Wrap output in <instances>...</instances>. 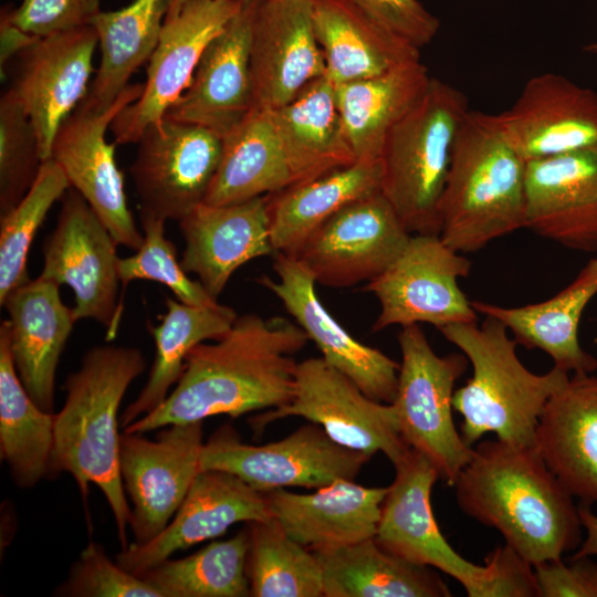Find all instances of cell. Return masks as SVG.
<instances>
[{
  "label": "cell",
  "instance_id": "f1b7e54d",
  "mask_svg": "<svg viewBox=\"0 0 597 597\" xmlns=\"http://www.w3.org/2000/svg\"><path fill=\"white\" fill-rule=\"evenodd\" d=\"M596 295L597 258H593L566 287L543 302L513 307L481 301L471 304L478 314L499 320L517 345L543 350L567 373L590 374L597 369V359L580 346L578 328Z\"/></svg>",
  "mask_w": 597,
  "mask_h": 597
},
{
  "label": "cell",
  "instance_id": "30bf717a",
  "mask_svg": "<svg viewBox=\"0 0 597 597\" xmlns=\"http://www.w3.org/2000/svg\"><path fill=\"white\" fill-rule=\"evenodd\" d=\"M470 271V260L439 234H411L398 258L364 286L380 305L373 331L394 325L427 323L440 328L476 322L478 313L458 283Z\"/></svg>",
  "mask_w": 597,
  "mask_h": 597
},
{
  "label": "cell",
  "instance_id": "cb8c5ba5",
  "mask_svg": "<svg viewBox=\"0 0 597 597\" xmlns=\"http://www.w3.org/2000/svg\"><path fill=\"white\" fill-rule=\"evenodd\" d=\"M251 2L241 9L205 49L192 78L165 113L167 119L229 134L251 111Z\"/></svg>",
  "mask_w": 597,
  "mask_h": 597
},
{
  "label": "cell",
  "instance_id": "e575fe53",
  "mask_svg": "<svg viewBox=\"0 0 597 597\" xmlns=\"http://www.w3.org/2000/svg\"><path fill=\"white\" fill-rule=\"evenodd\" d=\"M292 185L270 111L251 108L224 137L205 203L224 206L276 193Z\"/></svg>",
  "mask_w": 597,
  "mask_h": 597
},
{
  "label": "cell",
  "instance_id": "5bb4252c",
  "mask_svg": "<svg viewBox=\"0 0 597 597\" xmlns=\"http://www.w3.org/2000/svg\"><path fill=\"white\" fill-rule=\"evenodd\" d=\"M202 437V421L169 425L156 440L122 432L119 470L133 505L132 543H148L172 520L200 471Z\"/></svg>",
  "mask_w": 597,
  "mask_h": 597
},
{
  "label": "cell",
  "instance_id": "816d5d0a",
  "mask_svg": "<svg viewBox=\"0 0 597 597\" xmlns=\"http://www.w3.org/2000/svg\"><path fill=\"white\" fill-rule=\"evenodd\" d=\"M188 0H168V9L165 19L176 15Z\"/></svg>",
  "mask_w": 597,
  "mask_h": 597
},
{
  "label": "cell",
  "instance_id": "836d02e7",
  "mask_svg": "<svg viewBox=\"0 0 597 597\" xmlns=\"http://www.w3.org/2000/svg\"><path fill=\"white\" fill-rule=\"evenodd\" d=\"M380 159H363L268 195L270 234L275 252L295 255L311 233L334 213L380 191Z\"/></svg>",
  "mask_w": 597,
  "mask_h": 597
},
{
  "label": "cell",
  "instance_id": "8d00e7d4",
  "mask_svg": "<svg viewBox=\"0 0 597 597\" xmlns=\"http://www.w3.org/2000/svg\"><path fill=\"white\" fill-rule=\"evenodd\" d=\"M238 315L226 305L200 307L177 298H166V313L158 325H148L155 342V357L148 379L138 396L119 417L124 429L139 417L158 408L179 380L187 355L198 344L221 338Z\"/></svg>",
  "mask_w": 597,
  "mask_h": 597
},
{
  "label": "cell",
  "instance_id": "ffe728a7",
  "mask_svg": "<svg viewBox=\"0 0 597 597\" xmlns=\"http://www.w3.org/2000/svg\"><path fill=\"white\" fill-rule=\"evenodd\" d=\"M493 118L525 161L597 148V92L561 74L531 77L514 104Z\"/></svg>",
  "mask_w": 597,
  "mask_h": 597
},
{
  "label": "cell",
  "instance_id": "d6986e66",
  "mask_svg": "<svg viewBox=\"0 0 597 597\" xmlns=\"http://www.w3.org/2000/svg\"><path fill=\"white\" fill-rule=\"evenodd\" d=\"M98 38L93 25L38 38L18 54L10 88L28 114L43 160L55 135L88 91Z\"/></svg>",
  "mask_w": 597,
  "mask_h": 597
},
{
  "label": "cell",
  "instance_id": "8992f818",
  "mask_svg": "<svg viewBox=\"0 0 597 597\" xmlns=\"http://www.w3.org/2000/svg\"><path fill=\"white\" fill-rule=\"evenodd\" d=\"M467 96L436 77L388 133L380 154V192L411 233L439 234L440 203Z\"/></svg>",
  "mask_w": 597,
  "mask_h": 597
},
{
  "label": "cell",
  "instance_id": "7c38bea8",
  "mask_svg": "<svg viewBox=\"0 0 597 597\" xmlns=\"http://www.w3.org/2000/svg\"><path fill=\"white\" fill-rule=\"evenodd\" d=\"M137 145L129 172L140 216L179 221L205 201L221 159L220 135L163 117Z\"/></svg>",
  "mask_w": 597,
  "mask_h": 597
},
{
  "label": "cell",
  "instance_id": "9a60e30c",
  "mask_svg": "<svg viewBox=\"0 0 597 597\" xmlns=\"http://www.w3.org/2000/svg\"><path fill=\"white\" fill-rule=\"evenodd\" d=\"M411 233L386 197L358 199L323 222L296 258L316 283L349 287L380 275L402 252Z\"/></svg>",
  "mask_w": 597,
  "mask_h": 597
},
{
  "label": "cell",
  "instance_id": "1f68e13d",
  "mask_svg": "<svg viewBox=\"0 0 597 597\" xmlns=\"http://www.w3.org/2000/svg\"><path fill=\"white\" fill-rule=\"evenodd\" d=\"M324 597H449L437 569L410 562L376 538L313 551Z\"/></svg>",
  "mask_w": 597,
  "mask_h": 597
},
{
  "label": "cell",
  "instance_id": "d4e9b609",
  "mask_svg": "<svg viewBox=\"0 0 597 597\" xmlns=\"http://www.w3.org/2000/svg\"><path fill=\"white\" fill-rule=\"evenodd\" d=\"M179 222L185 240L180 260L214 297L249 261L276 253L270 234L268 195L243 202L195 207Z\"/></svg>",
  "mask_w": 597,
  "mask_h": 597
},
{
  "label": "cell",
  "instance_id": "7a4b0ae2",
  "mask_svg": "<svg viewBox=\"0 0 597 597\" xmlns=\"http://www.w3.org/2000/svg\"><path fill=\"white\" fill-rule=\"evenodd\" d=\"M453 486L464 514L495 528L533 565L561 558L582 542L574 496L534 446L478 442Z\"/></svg>",
  "mask_w": 597,
  "mask_h": 597
},
{
  "label": "cell",
  "instance_id": "60d3db41",
  "mask_svg": "<svg viewBox=\"0 0 597 597\" xmlns=\"http://www.w3.org/2000/svg\"><path fill=\"white\" fill-rule=\"evenodd\" d=\"M63 169L52 159L43 160L25 196L0 219V302L31 279L28 255L48 212L70 189Z\"/></svg>",
  "mask_w": 597,
  "mask_h": 597
},
{
  "label": "cell",
  "instance_id": "8fae6325",
  "mask_svg": "<svg viewBox=\"0 0 597 597\" xmlns=\"http://www.w3.org/2000/svg\"><path fill=\"white\" fill-rule=\"evenodd\" d=\"M117 245L86 200L69 189L62 197L56 226L43 244L39 275L70 286L76 321L100 323L106 328V341L116 337L123 313Z\"/></svg>",
  "mask_w": 597,
  "mask_h": 597
},
{
  "label": "cell",
  "instance_id": "f6af8a7d",
  "mask_svg": "<svg viewBox=\"0 0 597 597\" xmlns=\"http://www.w3.org/2000/svg\"><path fill=\"white\" fill-rule=\"evenodd\" d=\"M101 0H22L17 8L3 12L19 29L46 36L75 28L91 25L101 12Z\"/></svg>",
  "mask_w": 597,
  "mask_h": 597
},
{
  "label": "cell",
  "instance_id": "74e56055",
  "mask_svg": "<svg viewBox=\"0 0 597 597\" xmlns=\"http://www.w3.org/2000/svg\"><path fill=\"white\" fill-rule=\"evenodd\" d=\"M55 413L42 410L17 373L8 321L0 325V454L20 489L49 478Z\"/></svg>",
  "mask_w": 597,
  "mask_h": 597
},
{
  "label": "cell",
  "instance_id": "4316f807",
  "mask_svg": "<svg viewBox=\"0 0 597 597\" xmlns=\"http://www.w3.org/2000/svg\"><path fill=\"white\" fill-rule=\"evenodd\" d=\"M534 448L582 504L597 502V376L574 374L547 400Z\"/></svg>",
  "mask_w": 597,
  "mask_h": 597
},
{
  "label": "cell",
  "instance_id": "603a6c76",
  "mask_svg": "<svg viewBox=\"0 0 597 597\" xmlns=\"http://www.w3.org/2000/svg\"><path fill=\"white\" fill-rule=\"evenodd\" d=\"M525 228L578 252L597 251V148L526 161Z\"/></svg>",
  "mask_w": 597,
  "mask_h": 597
},
{
  "label": "cell",
  "instance_id": "2e32d148",
  "mask_svg": "<svg viewBox=\"0 0 597 597\" xmlns=\"http://www.w3.org/2000/svg\"><path fill=\"white\" fill-rule=\"evenodd\" d=\"M244 0H188L165 19L158 44L149 59L140 96L113 119L116 144L137 143L144 130L160 121L188 87L210 41L241 9Z\"/></svg>",
  "mask_w": 597,
  "mask_h": 597
},
{
  "label": "cell",
  "instance_id": "d590c367",
  "mask_svg": "<svg viewBox=\"0 0 597 597\" xmlns=\"http://www.w3.org/2000/svg\"><path fill=\"white\" fill-rule=\"evenodd\" d=\"M168 9V0H134L116 11H101L92 21L98 38L100 65L82 102L108 109L129 85L130 76L151 57Z\"/></svg>",
  "mask_w": 597,
  "mask_h": 597
},
{
  "label": "cell",
  "instance_id": "f546056e",
  "mask_svg": "<svg viewBox=\"0 0 597 597\" xmlns=\"http://www.w3.org/2000/svg\"><path fill=\"white\" fill-rule=\"evenodd\" d=\"M312 21L325 74L335 85L420 60V49L378 25L350 0H312Z\"/></svg>",
  "mask_w": 597,
  "mask_h": 597
},
{
  "label": "cell",
  "instance_id": "c3c4849f",
  "mask_svg": "<svg viewBox=\"0 0 597 597\" xmlns=\"http://www.w3.org/2000/svg\"><path fill=\"white\" fill-rule=\"evenodd\" d=\"M534 566L540 597H597V564L589 557L561 558Z\"/></svg>",
  "mask_w": 597,
  "mask_h": 597
},
{
  "label": "cell",
  "instance_id": "4fadbf2b",
  "mask_svg": "<svg viewBox=\"0 0 597 597\" xmlns=\"http://www.w3.org/2000/svg\"><path fill=\"white\" fill-rule=\"evenodd\" d=\"M144 84H129L106 111L82 101L60 126L51 157L70 186L90 205L118 245L137 251L144 234L136 226L124 189V176L115 159V144L106 140L115 116L143 93Z\"/></svg>",
  "mask_w": 597,
  "mask_h": 597
},
{
  "label": "cell",
  "instance_id": "6da1fadb",
  "mask_svg": "<svg viewBox=\"0 0 597 597\" xmlns=\"http://www.w3.org/2000/svg\"><path fill=\"white\" fill-rule=\"evenodd\" d=\"M308 341L302 327L285 317L238 316L221 338L190 350L165 401L123 432L146 433L218 415L237 418L281 407L293 398L298 364L294 355Z\"/></svg>",
  "mask_w": 597,
  "mask_h": 597
},
{
  "label": "cell",
  "instance_id": "7dc6e473",
  "mask_svg": "<svg viewBox=\"0 0 597 597\" xmlns=\"http://www.w3.org/2000/svg\"><path fill=\"white\" fill-rule=\"evenodd\" d=\"M488 579L479 597H540L534 566L507 544L484 557Z\"/></svg>",
  "mask_w": 597,
  "mask_h": 597
},
{
  "label": "cell",
  "instance_id": "ac0fdd59",
  "mask_svg": "<svg viewBox=\"0 0 597 597\" xmlns=\"http://www.w3.org/2000/svg\"><path fill=\"white\" fill-rule=\"evenodd\" d=\"M252 108L276 109L325 75L312 0H250Z\"/></svg>",
  "mask_w": 597,
  "mask_h": 597
},
{
  "label": "cell",
  "instance_id": "e0dca14e",
  "mask_svg": "<svg viewBox=\"0 0 597 597\" xmlns=\"http://www.w3.org/2000/svg\"><path fill=\"white\" fill-rule=\"evenodd\" d=\"M395 467V479L381 503L375 538L388 551L416 564L440 570L479 597L488 567L461 556L441 533L433 514L431 491L440 479L436 467L410 449Z\"/></svg>",
  "mask_w": 597,
  "mask_h": 597
},
{
  "label": "cell",
  "instance_id": "f35d334b",
  "mask_svg": "<svg viewBox=\"0 0 597 597\" xmlns=\"http://www.w3.org/2000/svg\"><path fill=\"white\" fill-rule=\"evenodd\" d=\"M248 528L178 559L166 558L139 576L163 597L251 596L247 574Z\"/></svg>",
  "mask_w": 597,
  "mask_h": 597
},
{
  "label": "cell",
  "instance_id": "7bdbcfd3",
  "mask_svg": "<svg viewBox=\"0 0 597 597\" xmlns=\"http://www.w3.org/2000/svg\"><path fill=\"white\" fill-rule=\"evenodd\" d=\"M43 159L35 129L13 91L0 98V213L14 208L33 185Z\"/></svg>",
  "mask_w": 597,
  "mask_h": 597
},
{
  "label": "cell",
  "instance_id": "44dd1931",
  "mask_svg": "<svg viewBox=\"0 0 597 597\" xmlns=\"http://www.w3.org/2000/svg\"><path fill=\"white\" fill-rule=\"evenodd\" d=\"M276 279L258 283L272 292L322 353V358L350 378L368 397L392 404L400 364L354 338L321 303L316 281L294 256L275 253Z\"/></svg>",
  "mask_w": 597,
  "mask_h": 597
},
{
  "label": "cell",
  "instance_id": "ba28073f",
  "mask_svg": "<svg viewBox=\"0 0 597 597\" xmlns=\"http://www.w3.org/2000/svg\"><path fill=\"white\" fill-rule=\"evenodd\" d=\"M370 458L338 444L313 422L262 446L244 443L235 429L223 426L203 442L200 471L232 473L260 492L287 486L321 489L354 480Z\"/></svg>",
  "mask_w": 597,
  "mask_h": 597
},
{
  "label": "cell",
  "instance_id": "9c48e42d",
  "mask_svg": "<svg viewBox=\"0 0 597 597\" xmlns=\"http://www.w3.org/2000/svg\"><path fill=\"white\" fill-rule=\"evenodd\" d=\"M286 417L305 418L321 426L338 444L369 457L381 452L392 464L410 450L401 438L392 404L371 399L322 357L298 362L293 398L250 422L261 431Z\"/></svg>",
  "mask_w": 597,
  "mask_h": 597
},
{
  "label": "cell",
  "instance_id": "52a82bcc",
  "mask_svg": "<svg viewBox=\"0 0 597 597\" xmlns=\"http://www.w3.org/2000/svg\"><path fill=\"white\" fill-rule=\"evenodd\" d=\"M398 344L401 363L392 406L401 438L453 486L473 451L452 417L454 386L468 359L459 353L437 355L418 324L402 327Z\"/></svg>",
  "mask_w": 597,
  "mask_h": 597
},
{
  "label": "cell",
  "instance_id": "bcb514c9",
  "mask_svg": "<svg viewBox=\"0 0 597 597\" xmlns=\"http://www.w3.org/2000/svg\"><path fill=\"white\" fill-rule=\"evenodd\" d=\"M378 25L418 49L429 44L440 21L419 0H350Z\"/></svg>",
  "mask_w": 597,
  "mask_h": 597
},
{
  "label": "cell",
  "instance_id": "83f0119b",
  "mask_svg": "<svg viewBox=\"0 0 597 597\" xmlns=\"http://www.w3.org/2000/svg\"><path fill=\"white\" fill-rule=\"evenodd\" d=\"M387 491L339 480L310 494L285 489L263 493L271 516L289 536L317 551L374 537Z\"/></svg>",
  "mask_w": 597,
  "mask_h": 597
},
{
  "label": "cell",
  "instance_id": "277c9868",
  "mask_svg": "<svg viewBox=\"0 0 597 597\" xmlns=\"http://www.w3.org/2000/svg\"><path fill=\"white\" fill-rule=\"evenodd\" d=\"M438 329L472 366V376L452 399L453 410L462 416L464 442L472 447L493 432L501 441L533 447L538 418L569 373L556 366L545 374L527 369L517 356L516 341L491 316L480 325L457 323Z\"/></svg>",
  "mask_w": 597,
  "mask_h": 597
},
{
  "label": "cell",
  "instance_id": "ee69618b",
  "mask_svg": "<svg viewBox=\"0 0 597 597\" xmlns=\"http://www.w3.org/2000/svg\"><path fill=\"white\" fill-rule=\"evenodd\" d=\"M62 597H163L149 583L113 563L103 546L91 541L54 590Z\"/></svg>",
  "mask_w": 597,
  "mask_h": 597
},
{
  "label": "cell",
  "instance_id": "484cf974",
  "mask_svg": "<svg viewBox=\"0 0 597 597\" xmlns=\"http://www.w3.org/2000/svg\"><path fill=\"white\" fill-rule=\"evenodd\" d=\"M9 318L10 350L21 383L44 411L54 410L55 375L74 324L60 285L38 276L0 302Z\"/></svg>",
  "mask_w": 597,
  "mask_h": 597
},
{
  "label": "cell",
  "instance_id": "b9f144b4",
  "mask_svg": "<svg viewBox=\"0 0 597 597\" xmlns=\"http://www.w3.org/2000/svg\"><path fill=\"white\" fill-rule=\"evenodd\" d=\"M144 241L135 254L118 260L123 287L135 280H148L166 285L175 297L188 305L216 307L220 303L199 281H193L177 259L175 244L167 239L165 220L140 216Z\"/></svg>",
  "mask_w": 597,
  "mask_h": 597
},
{
  "label": "cell",
  "instance_id": "7402d4cb",
  "mask_svg": "<svg viewBox=\"0 0 597 597\" xmlns=\"http://www.w3.org/2000/svg\"><path fill=\"white\" fill-rule=\"evenodd\" d=\"M271 517L263 492L232 473L201 470L169 524L148 543L121 549L116 562L139 576L178 551L222 535L235 523Z\"/></svg>",
  "mask_w": 597,
  "mask_h": 597
},
{
  "label": "cell",
  "instance_id": "ab89813d",
  "mask_svg": "<svg viewBox=\"0 0 597 597\" xmlns=\"http://www.w3.org/2000/svg\"><path fill=\"white\" fill-rule=\"evenodd\" d=\"M248 524L251 596H324L322 569L313 551L289 536L273 517Z\"/></svg>",
  "mask_w": 597,
  "mask_h": 597
},
{
  "label": "cell",
  "instance_id": "4dcf8cb0",
  "mask_svg": "<svg viewBox=\"0 0 597 597\" xmlns=\"http://www.w3.org/2000/svg\"><path fill=\"white\" fill-rule=\"evenodd\" d=\"M292 185L303 184L357 159L336 104L335 84L323 75L290 103L270 111Z\"/></svg>",
  "mask_w": 597,
  "mask_h": 597
},
{
  "label": "cell",
  "instance_id": "f907efd6",
  "mask_svg": "<svg viewBox=\"0 0 597 597\" xmlns=\"http://www.w3.org/2000/svg\"><path fill=\"white\" fill-rule=\"evenodd\" d=\"M589 506L582 503L578 506L580 522L583 528L586 530V538L572 556L574 558L597 556V515L591 512Z\"/></svg>",
  "mask_w": 597,
  "mask_h": 597
},
{
  "label": "cell",
  "instance_id": "5b68a950",
  "mask_svg": "<svg viewBox=\"0 0 597 597\" xmlns=\"http://www.w3.org/2000/svg\"><path fill=\"white\" fill-rule=\"evenodd\" d=\"M525 174L493 115L469 111L441 198V240L464 254L525 228Z\"/></svg>",
  "mask_w": 597,
  "mask_h": 597
},
{
  "label": "cell",
  "instance_id": "d6a6232c",
  "mask_svg": "<svg viewBox=\"0 0 597 597\" xmlns=\"http://www.w3.org/2000/svg\"><path fill=\"white\" fill-rule=\"evenodd\" d=\"M415 61L384 74L335 85L336 104L357 160H377L390 129L425 95L431 81Z\"/></svg>",
  "mask_w": 597,
  "mask_h": 597
},
{
  "label": "cell",
  "instance_id": "681fc988",
  "mask_svg": "<svg viewBox=\"0 0 597 597\" xmlns=\"http://www.w3.org/2000/svg\"><path fill=\"white\" fill-rule=\"evenodd\" d=\"M1 54L0 63L3 70L4 65L14 56L22 52L25 48L32 44L38 38L32 35L14 24H12L7 15L1 12Z\"/></svg>",
  "mask_w": 597,
  "mask_h": 597
},
{
  "label": "cell",
  "instance_id": "f5cc1de1",
  "mask_svg": "<svg viewBox=\"0 0 597 597\" xmlns=\"http://www.w3.org/2000/svg\"><path fill=\"white\" fill-rule=\"evenodd\" d=\"M583 50L589 54L597 55V41L584 46Z\"/></svg>",
  "mask_w": 597,
  "mask_h": 597
},
{
  "label": "cell",
  "instance_id": "3957f363",
  "mask_svg": "<svg viewBox=\"0 0 597 597\" xmlns=\"http://www.w3.org/2000/svg\"><path fill=\"white\" fill-rule=\"evenodd\" d=\"M145 368V358L135 347L107 344L90 348L63 384L65 401L54 420L49 478L70 473L84 503L94 483L113 513L121 549L130 544L132 507L119 470L118 411L129 385Z\"/></svg>",
  "mask_w": 597,
  "mask_h": 597
}]
</instances>
